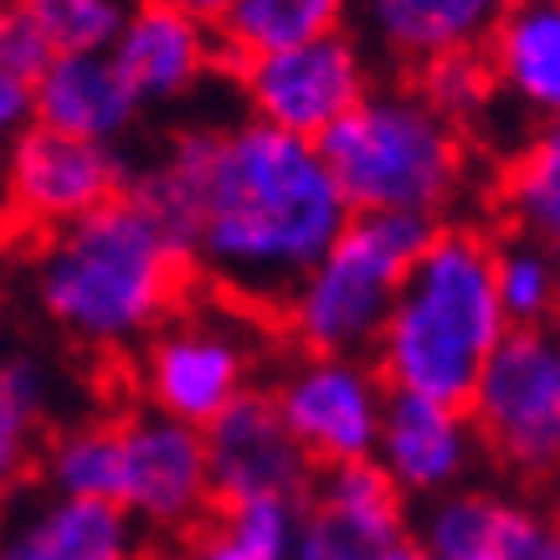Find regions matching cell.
<instances>
[{"mask_svg":"<svg viewBox=\"0 0 560 560\" xmlns=\"http://www.w3.org/2000/svg\"><path fill=\"white\" fill-rule=\"evenodd\" d=\"M135 190L186 242L206 293L262 319H278L355 217L319 144L262 119L180 129Z\"/></svg>","mask_w":560,"mask_h":560,"instance_id":"cell-1","label":"cell"},{"mask_svg":"<svg viewBox=\"0 0 560 560\" xmlns=\"http://www.w3.org/2000/svg\"><path fill=\"white\" fill-rule=\"evenodd\" d=\"M556 529L529 510L525 499L499 489L442 493L417 520V545L427 560H540Z\"/></svg>","mask_w":560,"mask_h":560,"instance_id":"cell-17","label":"cell"},{"mask_svg":"<svg viewBox=\"0 0 560 560\" xmlns=\"http://www.w3.org/2000/svg\"><path fill=\"white\" fill-rule=\"evenodd\" d=\"M186 242L135 186L72 226L32 242V299L42 319L88 355H129L186 304Z\"/></svg>","mask_w":560,"mask_h":560,"instance_id":"cell-2","label":"cell"},{"mask_svg":"<svg viewBox=\"0 0 560 560\" xmlns=\"http://www.w3.org/2000/svg\"><path fill=\"white\" fill-rule=\"evenodd\" d=\"M411 83H417V93L438 108L442 119H453V124L478 119V114L489 108V98H499L483 51H453V57H438V62H427V68L411 72Z\"/></svg>","mask_w":560,"mask_h":560,"instance_id":"cell-28","label":"cell"},{"mask_svg":"<svg viewBox=\"0 0 560 560\" xmlns=\"http://www.w3.org/2000/svg\"><path fill=\"white\" fill-rule=\"evenodd\" d=\"M5 360H11V355H5V329H0V365H5Z\"/></svg>","mask_w":560,"mask_h":560,"instance_id":"cell-33","label":"cell"},{"mask_svg":"<svg viewBox=\"0 0 560 560\" xmlns=\"http://www.w3.org/2000/svg\"><path fill=\"white\" fill-rule=\"evenodd\" d=\"M268 355L262 314L206 293L180 304L171 319L135 350V396L139 407L165 411L175 422L211 427L242 396H253L257 371Z\"/></svg>","mask_w":560,"mask_h":560,"instance_id":"cell-6","label":"cell"},{"mask_svg":"<svg viewBox=\"0 0 560 560\" xmlns=\"http://www.w3.org/2000/svg\"><path fill=\"white\" fill-rule=\"evenodd\" d=\"M345 16H350V0H237L217 32L226 57L242 62V57H262V51L345 32Z\"/></svg>","mask_w":560,"mask_h":560,"instance_id":"cell-22","label":"cell"},{"mask_svg":"<svg viewBox=\"0 0 560 560\" xmlns=\"http://www.w3.org/2000/svg\"><path fill=\"white\" fill-rule=\"evenodd\" d=\"M135 186V171L114 144L72 139L36 124L16 150L0 160V211L5 232L42 242L78 217L108 206Z\"/></svg>","mask_w":560,"mask_h":560,"instance_id":"cell-9","label":"cell"},{"mask_svg":"<svg viewBox=\"0 0 560 560\" xmlns=\"http://www.w3.org/2000/svg\"><path fill=\"white\" fill-rule=\"evenodd\" d=\"M556 540H560V520H556Z\"/></svg>","mask_w":560,"mask_h":560,"instance_id":"cell-35","label":"cell"},{"mask_svg":"<svg viewBox=\"0 0 560 560\" xmlns=\"http://www.w3.org/2000/svg\"><path fill=\"white\" fill-rule=\"evenodd\" d=\"M304 504H221L180 560H293Z\"/></svg>","mask_w":560,"mask_h":560,"instance_id":"cell-24","label":"cell"},{"mask_svg":"<svg viewBox=\"0 0 560 560\" xmlns=\"http://www.w3.org/2000/svg\"><path fill=\"white\" fill-rule=\"evenodd\" d=\"M51 42L42 36V26H36L21 5H11V11H0V68L16 72V78H26V83H36L42 72L51 68Z\"/></svg>","mask_w":560,"mask_h":560,"instance_id":"cell-29","label":"cell"},{"mask_svg":"<svg viewBox=\"0 0 560 560\" xmlns=\"http://www.w3.org/2000/svg\"><path fill=\"white\" fill-rule=\"evenodd\" d=\"M165 5H180V11H190V16L211 21V26H221L226 21V11L237 5V0H165Z\"/></svg>","mask_w":560,"mask_h":560,"instance_id":"cell-31","label":"cell"},{"mask_svg":"<svg viewBox=\"0 0 560 560\" xmlns=\"http://www.w3.org/2000/svg\"><path fill=\"white\" fill-rule=\"evenodd\" d=\"M556 329H560V314H556Z\"/></svg>","mask_w":560,"mask_h":560,"instance_id":"cell-37","label":"cell"},{"mask_svg":"<svg viewBox=\"0 0 560 560\" xmlns=\"http://www.w3.org/2000/svg\"><path fill=\"white\" fill-rule=\"evenodd\" d=\"M217 483L206 427L175 422L165 411H119V510L144 535H196L211 520Z\"/></svg>","mask_w":560,"mask_h":560,"instance_id":"cell-11","label":"cell"},{"mask_svg":"<svg viewBox=\"0 0 560 560\" xmlns=\"http://www.w3.org/2000/svg\"><path fill=\"white\" fill-rule=\"evenodd\" d=\"M21 11L42 26L57 57L114 51L135 0H21Z\"/></svg>","mask_w":560,"mask_h":560,"instance_id":"cell-27","label":"cell"},{"mask_svg":"<svg viewBox=\"0 0 560 560\" xmlns=\"http://www.w3.org/2000/svg\"><path fill=\"white\" fill-rule=\"evenodd\" d=\"M478 442L520 483L560 478V329H510L468 401Z\"/></svg>","mask_w":560,"mask_h":560,"instance_id":"cell-7","label":"cell"},{"mask_svg":"<svg viewBox=\"0 0 560 560\" xmlns=\"http://www.w3.org/2000/svg\"><path fill=\"white\" fill-rule=\"evenodd\" d=\"M139 108L129 78L119 72L114 51H78V57H51V68L36 78V124L72 139L114 144L135 129Z\"/></svg>","mask_w":560,"mask_h":560,"instance_id":"cell-19","label":"cell"},{"mask_svg":"<svg viewBox=\"0 0 560 560\" xmlns=\"http://www.w3.org/2000/svg\"><path fill=\"white\" fill-rule=\"evenodd\" d=\"M36 129V83L0 68V160Z\"/></svg>","mask_w":560,"mask_h":560,"instance_id":"cell-30","label":"cell"},{"mask_svg":"<svg viewBox=\"0 0 560 560\" xmlns=\"http://www.w3.org/2000/svg\"><path fill=\"white\" fill-rule=\"evenodd\" d=\"M62 381L47 360L11 355L0 365V514L32 493V478H42L47 442L57 432Z\"/></svg>","mask_w":560,"mask_h":560,"instance_id":"cell-21","label":"cell"},{"mask_svg":"<svg viewBox=\"0 0 560 560\" xmlns=\"http://www.w3.org/2000/svg\"><path fill=\"white\" fill-rule=\"evenodd\" d=\"M11 5H21V0H0V11H11Z\"/></svg>","mask_w":560,"mask_h":560,"instance_id":"cell-34","label":"cell"},{"mask_svg":"<svg viewBox=\"0 0 560 560\" xmlns=\"http://www.w3.org/2000/svg\"><path fill=\"white\" fill-rule=\"evenodd\" d=\"M483 57L499 98L540 124L560 119V0H514Z\"/></svg>","mask_w":560,"mask_h":560,"instance_id":"cell-20","label":"cell"},{"mask_svg":"<svg viewBox=\"0 0 560 560\" xmlns=\"http://www.w3.org/2000/svg\"><path fill=\"white\" fill-rule=\"evenodd\" d=\"M293 560H427L417 525L407 520V493L375 463H350L319 474L304 504Z\"/></svg>","mask_w":560,"mask_h":560,"instance_id":"cell-12","label":"cell"},{"mask_svg":"<svg viewBox=\"0 0 560 560\" xmlns=\"http://www.w3.org/2000/svg\"><path fill=\"white\" fill-rule=\"evenodd\" d=\"M206 453L217 504H308L319 483V468L289 432L283 411L272 407L268 386L242 396L206 427Z\"/></svg>","mask_w":560,"mask_h":560,"instance_id":"cell-13","label":"cell"},{"mask_svg":"<svg viewBox=\"0 0 560 560\" xmlns=\"http://www.w3.org/2000/svg\"><path fill=\"white\" fill-rule=\"evenodd\" d=\"M540 560H560V540H550V550H545Z\"/></svg>","mask_w":560,"mask_h":560,"instance_id":"cell-32","label":"cell"},{"mask_svg":"<svg viewBox=\"0 0 560 560\" xmlns=\"http://www.w3.org/2000/svg\"><path fill=\"white\" fill-rule=\"evenodd\" d=\"M139 556H144V529L119 504L36 489L0 514V560H139Z\"/></svg>","mask_w":560,"mask_h":560,"instance_id":"cell-16","label":"cell"},{"mask_svg":"<svg viewBox=\"0 0 560 560\" xmlns=\"http://www.w3.org/2000/svg\"><path fill=\"white\" fill-rule=\"evenodd\" d=\"M514 0H360L375 51L401 68H427L453 51H483Z\"/></svg>","mask_w":560,"mask_h":560,"instance_id":"cell-18","label":"cell"},{"mask_svg":"<svg viewBox=\"0 0 560 560\" xmlns=\"http://www.w3.org/2000/svg\"><path fill=\"white\" fill-rule=\"evenodd\" d=\"M504 211L514 232L545 242L560 257V119L540 124L504 171Z\"/></svg>","mask_w":560,"mask_h":560,"instance_id":"cell-25","label":"cell"},{"mask_svg":"<svg viewBox=\"0 0 560 560\" xmlns=\"http://www.w3.org/2000/svg\"><path fill=\"white\" fill-rule=\"evenodd\" d=\"M432 232L438 221L422 217H350L340 242L293 289L272 324L299 355H375Z\"/></svg>","mask_w":560,"mask_h":560,"instance_id":"cell-5","label":"cell"},{"mask_svg":"<svg viewBox=\"0 0 560 560\" xmlns=\"http://www.w3.org/2000/svg\"><path fill=\"white\" fill-rule=\"evenodd\" d=\"M319 150L355 217L438 221L468 175L458 124L442 119L417 83L371 88L365 103L319 139Z\"/></svg>","mask_w":560,"mask_h":560,"instance_id":"cell-4","label":"cell"},{"mask_svg":"<svg viewBox=\"0 0 560 560\" xmlns=\"http://www.w3.org/2000/svg\"><path fill=\"white\" fill-rule=\"evenodd\" d=\"M510 329L499 299V242L478 226H438L411 262L371 360L390 390L468 407Z\"/></svg>","mask_w":560,"mask_h":560,"instance_id":"cell-3","label":"cell"},{"mask_svg":"<svg viewBox=\"0 0 560 560\" xmlns=\"http://www.w3.org/2000/svg\"><path fill=\"white\" fill-rule=\"evenodd\" d=\"M232 83L247 103V119H262L283 135L314 139V144L350 108H360L365 93L375 88L371 57L350 32L262 51V57H242V62H232Z\"/></svg>","mask_w":560,"mask_h":560,"instance_id":"cell-10","label":"cell"},{"mask_svg":"<svg viewBox=\"0 0 560 560\" xmlns=\"http://www.w3.org/2000/svg\"><path fill=\"white\" fill-rule=\"evenodd\" d=\"M42 489L119 504V417H72L51 432Z\"/></svg>","mask_w":560,"mask_h":560,"instance_id":"cell-23","label":"cell"},{"mask_svg":"<svg viewBox=\"0 0 560 560\" xmlns=\"http://www.w3.org/2000/svg\"><path fill=\"white\" fill-rule=\"evenodd\" d=\"M499 299L514 329H540L560 314V257L545 242L514 232L499 242Z\"/></svg>","mask_w":560,"mask_h":560,"instance_id":"cell-26","label":"cell"},{"mask_svg":"<svg viewBox=\"0 0 560 560\" xmlns=\"http://www.w3.org/2000/svg\"><path fill=\"white\" fill-rule=\"evenodd\" d=\"M478 453H483V442H478V427L468 417V407L411 396V390H390L375 468L407 499L432 504L442 493L468 489Z\"/></svg>","mask_w":560,"mask_h":560,"instance_id":"cell-14","label":"cell"},{"mask_svg":"<svg viewBox=\"0 0 560 560\" xmlns=\"http://www.w3.org/2000/svg\"><path fill=\"white\" fill-rule=\"evenodd\" d=\"M268 396L319 474L375 463L390 386L371 355H299L293 350L272 375Z\"/></svg>","mask_w":560,"mask_h":560,"instance_id":"cell-8","label":"cell"},{"mask_svg":"<svg viewBox=\"0 0 560 560\" xmlns=\"http://www.w3.org/2000/svg\"><path fill=\"white\" fill-rule=\"evenodd\" d=\"M0 226H5V211H0Z\"/></svg>","mask_w":560,"mask_h":560,"instance_id":"cell-36","label":"cell"},{"mask_svg":"<svg viewBox=\"0 0 560 560\" xmlns=\"http://www.w3.org/2000/svg\"><path fill=\"white\" fill-rule=\"evenodd\" d=\"M114 62L144 108L196 98L221 62L232 68L217 26L180 5H165V0H135V11L114 42Z\"/></svg>","mask_w":560,"mask_h":560,"instance_id":"cell-15","label":"cell"}]
</instances>
